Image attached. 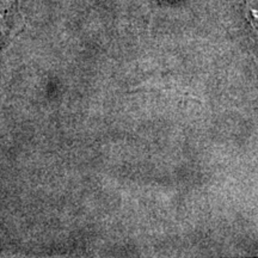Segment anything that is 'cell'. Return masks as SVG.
Instances as JSON below:
<instances>
[]
</instances>
